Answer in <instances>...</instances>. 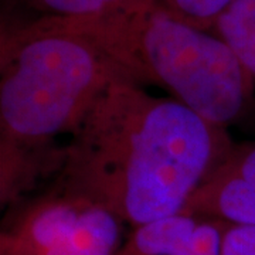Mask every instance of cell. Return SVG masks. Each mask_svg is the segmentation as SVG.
<instances>
[{"instance_id":"obj_3","label":"cell","mask_w":255,"mask_h":255,"mask_svg":"<svg viewBox=\"0 0 255 255\" xmlns=\"http://www.w3.org/2000/svg\"><path fill=\"white\" fill-rule=\"evenodd\" d=\"M51 21L91 40L129 80L163 88L219 127L228 129L254 104L255 81L230 47L157 0H128L101 14Z\"/></svg>"},{"instance_id":"obj_9","label":"cell","mask_w":255,"mask_h":255,"mask_svg":"<svg viewBox=\"0 0 255 255\" xmlns=\"http://www.w3.org/2000/svg\"><path fill=\"white\" fill-rule=\"evenodd\" d=\"M236 0H157V3L194 27L211 31L216 20Z\"/></svg>"},{"instance_id":"obj_4","label":"cell","mask_w":255,"mask_h":255,"mask_svg":"<svg viewBox=\"0 0 255 255\" xmlns=\"http://www.w3.org/2000/svg\"><path fill=\"white\" fill-rule=\"evenodd\" d=\"M127 224L61 177L6 210L0 255H115Z\"/></svg>"},{"instance_id":"obj_1","label":"cell","mask_w":255,"mask_h":255,"mask_svg":"<svg viewBox=\"0 0 255 255\" xmlns=\"http://www.w3.org/2000/svg\"><path fill=\"white\" fill-rule=\"evenodd\" d=\"M234 145L228 129L122 75L87 111L57 177L135 228L183 213Z\"/></svg>"},{"instance_id":"obj_2","label":"cell","mask_w":255,"mask_h":255,"mask_svg":"<svg viewBox=\"0 0 255 255\" xmlns=\"http://www.w3.org/2000/svg\"><path fill=\"white\" fill-rule=\"evenodd\" d=\"M0 204L9 209L63 170L101 91L127 77L87 37L51 20L0 33Z\"/></svg>"},{"instance_id":"obj_6","label":"cell","mask_w":255,"mask_h":255,"mask_svg":"<svg viewBox=\"0 0 255 255\" xmlns=\"http://www.w3.org/2000/svg\"><path fill=\"white\" fill-rule=\"evenodd\" d=\"M230 223L190 211L132 228L115 255H220Z\"/></svg>"},{"instance_id":"obj_8","label":"cell","mask_w":255,"mask_h":255,"mask_svg":"<svg viewBox=\"0 0 255 255\" xmlns=\"http://www.w3.org/2000/svg\"><path fill=\"white\" fill-rule=\"evenodd\" d=\"M211 33L230 47L255 81V0H236L216 20Z\"/></svg>"},{"instance_id":"obj_5","label":"cell","mask_w":255,"mask_h":255,"mask_svg":"<svg viewBox=\"0 0 255 255\" xmlns=\"http://www.w3.org/2000/svg\"><path fill=\"white\" fill-rule=\"evenodd\" d=\"M186 211L234 226H255V142L236 143Z\"/></svg>"},{"instance_id":"obj_10","label":"cell","mask_w":255,"mask_h":255,"mask_svg":"<svg viewBox=\"0 0 255 255\" xmlns=\"http://www.w3.org/2000/svg\"><path fill=\"white\" fill-rule=\"evenodd\" d=\"M220 255H255V226L230 224Z\"/></svg>"},{"instance_id":"obj_7","label":"cell","mask_w":255,"mask_h":255,"mask_svg":"<svg viewBox=\"0 0 255 255\" xmlns=\"http://www.w3.org/2000/svg\"><path fill=\"white\" fill-rule=\"evenodd\" d=\"M128 0H1V26L101 14Z\"/></svg>"}]
</instances>
